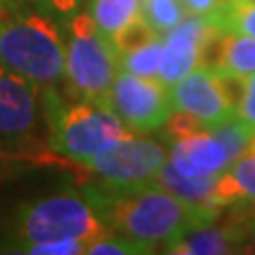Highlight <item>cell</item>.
Returning <instances> with one entry per match:
<instances>
[{"label": "cell", "mask_w": 255, "mask_h": 255, "mask_svg": "<svg viewBox=\"0 0 255 255\" xmlns=\"http://www.w3.org/2000/svg\"><path fill=\"white\" fill-rule=\"evenodd\" d=\"M183 9H185L187 15H198V17H213L217 15L226 0H181Z\"/></svg>", "instance_id": "cell-26"}, {"label": "cell", "mask_w": 255, "mask_h": 255, "mask_svg": "<svg viewBox=\"0 0 255 255\" xmlns=\"http://www.w3.org/2000/svg\"><path fill=\"white\" fill-rule=\"evenodd\" d=\"M62 36L43 15L0 17V62L34 83H55L64 75Z\"/></svg>", "instance_id": "cell-4"}, {"label": "cell", "mask_w": 255, "mask_h": 255, "mask_svg": "<svg viewBox=\"0 0 255 255\" xmlns=\"http://www.w3.org/2000/svg\"><path fill=\"white\" fill-rule=\"evenodd\" d=\"M11 0H0V9H6V4H9Z\"/></svg>", "instance_id": "cell-29"}, {"label": "cell", "mask_w": 255, "mask_h": 255, "mask_svg": "<svg viewBox=\"0 0 255 255\" xmlns=\"http://www.w3.org/2000/svg\"><path fill=\"white\" fill-rule=\"evenodd\" d=\"M162 253L172 255H232L247 253L245 238L232 221L226 217L223 223L209 221L185 230L172 243L162 249Z\"/></svg>", "instance_id": "cell-12"}, {"label": "cell", "mask_w": 255, "mask_h": 255, "mask_svg": "<svg viewBox=\"0 0 255 255\" xmlns=\"http://www.w3.org/2000/svg\"><path fill=\"white\" fill-rule=\"evenodd\" d=\"M85 243L81 241H53V243H41L34 247H28L23 253L30 255H79L85 253Z\"/></svg>", "instance_id": "cell-24"}, {"label": "cell", "mask_w": 255, "mask_h": 255, "mask_svg": "<svg viewBox=\"0 0 255 255\" xmlns=\"http://www.w3.org/2000/svg\"><path fill=\"white\" fill-rule=\"evenodd\" d=\"M168 162L187 177H217L234 159L206 126L198 132L170 140Z\"/></svg>", "instance_id": "cell-10"}, {"label": "cell", "mask_w": 255, "mask_h": 255, "mask_svg": "<svg viewBox=\"0 0 255 255\" xmlns=\"http://www.w3.org/2000/svg\"><path fill=\"white\" fill-rule=\"evenodd\" d=\"M157 38H162V36H159L145 19L138 17V19L130 21L128 26H124L119 32H115L109 41H111V45H113V49H115L117 58H119V55L136 51V49H140V47L157 41Z\"/></svg>", "instance_id": "cell-21"}, {"label": "cell", "mask_w": 255, "mask_h": 255, "mask_svg": "<svg viewBox=\"0 0 255 255\" xmlns=\"http://www.w3.org/2000/svg\"><path fill=\"white\" fill-rule=\"evenodd\" d=\"M85 253L87 255H142L151 251L147 247L138 245L136 241H132V238L122 236L117 232H109L87 245Z\"/></svg>", "instance_id": "cell-22"}, {"label": "cell", "mask_w": 255, "mask_h": 255, "mask_svg": "<svg viewBox=\"0 0 255 255\" xmlns=\"http://www.w3.org/2000/svg\"><path fill=\"white\" fill-rule=\"evenodd\" d=\"M105 102L136 134L162 130L172 113L170 92L159 79H145L126 70L117 73Z\"/></svg>", "instance_id": "cell-7"}, {"label": "cell", "mask_w": 255, "mask_h": 255, "mask_svg": "<svg viewBox=\"0 0 255 255\" xmlns=\"http://www.w3.org/2000/svg\"><path fill=\"white\" fill-rule=\"evenodd\" d=\"M113 232L85 194H55L23 204L11 228V251L23 253L28 247L53 241H81L90 245Z\"/></svg>", "instance_id": "cell-2"}, {"label": "cell", "mask_w": 255, "mask_h": 255, "mask_svg": "<svg viewBox=\"0 0 255 255\" xmlns=\"http://www.w3.org/2000/svg\"><path fill=\"white\" fill-rule=\"evenodd\" d=\"M209 130L223 142V147L228 149V153L232 159L241 157L247 151V147L251 145L253 136H255V134L249 130V126H247L236 113L226 117V119H221L219 124L209 126Z\"/></svg>", "instance_id": "cell-19"}, {"label": "cell", "mask_w": 255, "mask_h": 255, "mask_svg": "<svg viewBox=\"0 0 255 255\" xmlns=\"http://www.w3.org/2000/svg\"><path fill=\"white\" fill-rule=\"evenodd\" d=\"M236 115L249 126V130L255 134V75L245 79V92L238 102Z\"/></svg>", "instance_id": "cell-25"}, {"label": "cell", "mask_w": 255, "mask_h": 255, "mask_svg": "<svg viewBox=\"0 0 255 255\" xmlns=\"http://www.w3.org/2000/svg\"><path fill=\"white\" fill-rule=\"evenodd\" d=\"M159 55H162V38L140 47L136 51L119 55V70H126V73H132L145 79H157Z\"/></svg>", "instance_id": "cell-20"}, {"label": "cell", "mask_w": 255, "mask_h": 255, "mask_svg": "<svg viewBox=\"0 0 255 255\" xmlns=\"http://www.w3.org/2000/svg\"><path fill=\"white\" fill-rule=\"evenodd\" d=\"M217 32L211 17L187 15L179 26L162 36V55H159L157 79L166 87L187 77L191 70L202 66V51L211 36Z\"/></svg>", "instance_id": "cell-8"}, {"label": "cell", "mask_w": 255, "mask_h": 255, "mask_svg": "<svg viewBox=\"0 0 255 255\" xmlns=\"http://www.w3.org/2000/svg\"><path fill=\"white\" fill-rule=\"evenodd\" d=\"M36 83L0 62V134H26L36 122Z\"/></svg>", "instance_id": "cell-11"}, {"label": "cell", "mask_w": 255, "mask_h": 255, "mask_svg": "<svg viewBox=\"0 0 255 255\" xmlns=\"http://www.w3.org/2000/svg\"><path fill=\"white\" fill-rule=\"evenodd\" d=\"M168 162V149L159 140L132 134L107 151L75 164L81 172L94 174L109 187H134L151 183L157 170Z\"/></svg>", "instance_id": "cell-6"}, {"label": "cell", "mask_w": 255, "mask_h": 255, "mask_svg": "<svg viewBox=\"0 0 255 255\" xmlns=\"http://www.w3.org/2000/svg\"><path fill=\"white\" fill-rule=\"evenodd\" d=\"M119 73V58L109 38L96 28L90 13L68 21L64 75L77 100L105 102Z\"/></svg>", "instance_id": "cell-5"}, {"label": "cell", "mask_w": 255, "mask_h": 255, "mask_svg": "<svg viewBox=\"0 0 255 255\" xmlns=\"http://www.w3.org/2000/svg\"><path fill=\"white\" fill-rule=\"evenodd\" d=\"M230 209L232 211L228 213V219L241 230L247 245V253H255V204L236 202Z\"/></svg>", "instance_id": "cell-23"}, {"label": "cell", "mask_w": 255, "mask_h": 255, "mask_svg": "<svg viewBox=\"0 0 255 255\" xmlns=\"http://www.w3.org/2000/svg\"><path fill=\"white\" fill-rule=\"evenodd\" d=\"M6 157H9V153L4 151V145H2V142H0V162H2V159H6Z\"/></svg>", "instance_id": "cell-28"}, {"label": "cell", "mask_w": 255, "mask_h": 255, "mask_svg": "<svg viewBox=\"0 0 255 255\" xmlns=\"http://www.w3.org/2000/svg\"><path fill=\"white\" fill-rule=\"evenodd\" d=\"M215 202L221 209H230L236 202L255 204V136L245 153L217 174Z\"/></svg>", "instance_id": "cell-15"}, {"label": "cell", "mask_w": 255, "mask_h": 255, "mask_svg": "<svg viewBox=\"0 0 255 255\" xmlns=\"http://www.w3.org/2000/svg\"><path fill=\"white\" fill-rule=\"evenodd\" d=\"M90 15L96 28L111 38L124 26L140 17V0H92Z\"/></svg>", "instance_id": "cell-16"}, {"label": "cell", "mask_w": 255, "mask_h": 255, "mask_svg": "<svg viewBox=\"0 0 255 255\" xmlns=\"http://www.w3.org/2000/svg\"><path fill=\"white\" fill-rule=\"evenodd\" d=\"M140 17L159 36L170 32L187 17L181 0H140Z\"/></svg>", "instance_id": "cell-18"}, {"label": "cell", "mask_w": 255, "mask_h": 255, "mask_svg": "<svg viewBox=\"0 0 255 255\" xmlns=\"http://www.w3.org/2000/svg\"><path fill=\"white\" fill-rule=\"evenodd\" d=\"M83 194L113 232L132 238L151 253L162 251L198 223H209L153 181L134 187H87Z\"/></svg>", "instance_id": "cell-1"}, {"label": "cell", "mask_w": 255, "mask_h": 255, "mask_svg": "<svg viewBox=\"0 0 255 255\" xmlns=\"http://www.w3.org/2000/svg\"><path fill=\"white\" fill-rule=\"evenodd\" d=\"M47 111L51 126L49 149L70 164H81L136 134L109 109L107 102L77 100L75 105L66 107L51 96Z\"/></svg>", "instance_id": "cell-3"}, {"label": "cell", "mask_w": 255, "mask_h": 255, "mask_svg": "<svg viewBox=\"0 0 255 255\" xmlns=\"http://www.w3.org/2000/svg\"><path fill=\"white\" fill-rule=\"evenodd\" d=\"M172 111H183L198 117L206 126L219 124L234 115V109L223 94L217 73L211 66H198L187 77L168 87Z\"/></svg>", "instance_id": "cell-9"}, {"label": "cell", "mask_w": 255, "mask_h": 255, "mask_svg": "<svg viewBox=\"0 0 255 255\" xmlns=\"http://www.w3.org/2000/svg\"><path fill=\"white\" fill-rule=\"evenodd\" d=\"M215 181L217 177H187V174L179 172L170 162H166L153 177L155 185L164 187L187 206H191L202 221L219 219L221 213L226 211L215 202Z\"/></svg>", "instance_id": "cell-13"}, {"label": "cell", "mask_w": 255, "mask_h": 255, "mask_svg": "<svg viewBox=\"0 0 255 255\" xmlns=\"http://www.w3.org/2000/svg\"><path fill=\"white\" fill-rule=\"evenodd\" d=\"M47 2L58 11H73L77 6V0H47Z\"/></svg>", "instance_id": "cell-27"}, {"label": "cell", "mask_w": 255, "mask_h": 255, "mask_svg": "<svg viewBox=\"0 0 255 255\" xmlns=\"http://www.w3.org/2000/svg\"><path fill=\"white\" fill-rule=\"evenodd\" d=\"M202 66L243 79L255 75V36L217 30L204 45Z\"/></svg>", "instance_id": "cell-14"}, {"label": "cell", "mask_w": 255, "mask_h": 255, "mask_svg": "<svg viewBox=\"0 0 255 255\" xmlns=\"http://www.w3.org/2000/svg\"><path fill=\"white\" fill-rule=\"evenodd\" d=\"M211 21L221 32L255 36V0H226L223 9L213 15Z\"/></svg>", "instance_id": "cell-17"}]
</instances>
